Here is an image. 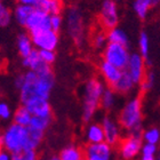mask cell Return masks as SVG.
I'll use <instances>...</instances> for the list:
<instances>
[{
  "label": "cell",
  "instance_id": "6da1fadb",
  "mask_svg": "<svg viewBox=\"0 0 160 160\" xmlns=\"http://www.w3.org/2000/svg\"><path fill=\"white\" fill-rule=\"evenodd\" d=\"M55 86V76L50 65L45 64L39 71L27 70L14 78V87L18 90L21 104L31 97H41L49 100L50 93Z\"/></svg>",
  "mask_w": 160,
  "mask_h": 160
},
{
  "label": "cell",
  "instance_id": "7a4b0ae2",
  "mask_svg": "<svg viewBox=\"0 0 160 160\" xmlns=\"http://www.w3.org/2000/svg\"><path fill=\"white\" fill-rule=\"evenodd\" d=\"M105 87L97 78H90L83 85L82 90V120L89 122L101 107V98Z\"/></svg>",
  "mask_w": 160,
  "mask_h": 160
},
{
  "label": "cell",
  "instance_id": "3957f363",
  "mask_svg": "<svg viewBox=\"0 0 160 160\" xmlns=\"http://www.w3.org/2000/svg\"><path fill=\"white\" fill-rule=\"evenodd\" d=\"M119 125L126 129L128 134L135 136L143 137L142 134V100L141 97H135L130 100L128 103L120 111L118 118Z\"/></svg>",
  "mask_w": 160,
  "mask_h": 160
},
{
  "label": "cell",
  "instance_id": "277c9868",
  "mask_svg": "<svg viewBox=\"0 0 160 160\" xmlns=\"http://www.w3.org/2000/svg\"><path fill=\"white\" fill-rule=\"evenodd\" d=\"M3 150L10 154L20 153L29 147V127L9 123L1 133Z\"/></svg>",
  "mask_w": 160,
  "mask_h": 160
},
{
  "label": "cell",
  "instance_id": "5b68a950",
  "mask_svg": "<svg viewBox=\"0 0 160 160\" xmlns=\"http://www.w3.org/2000/svg\"><path fill=\"white\" fill-rule=\"evenodd\" d=\"M68 33L77 46H82L85 41V24L81 10L78 7H70L67 12Z\"/></svg>",
  "mask_w": 160,
  "mask_h": 160
},
{
  "label": "cell",
  "instance_id": "8992f818",
  "mask_svg": "<svg viewBox=\"0 0 160 160\" xmlns=\"http://www.w3.org/2000/svg\"><path fill=\"white\" fill-rule=\"evenodd\" d=\"M103 60L117 67L120 70H126L129 62L130 54L126 46L109 42L103 49Z\"/></svg>",
  "mask_w": 160,
  "mask_h": 160
},
{
  "label": "cell",
  "instance_id": "52a82bcc",
  "mask_svg": "<svg viewBox=\"0 0 160 160\" xmlns=\"http://www.w3.org/2000/svg\"><path fill=\"white\" fill-rule=\"evenodd\" d=\"M29 33L36 49L55 50L57 48V45L60 41L58 32H55L52 29H45V30L32 31Z\"/></svg>",
  "mask_w": 160,
  "mask_h": 160
},
{
  "label": "cell",
  "instance_id": "ba28073f",
  "mask_svg": "<svg viewBox=\"0 0 160 160\" xmlns=\"http://www.w3.org/2000/svg\"><path fill=\"white\" fill-rule=\"evenodd\" d=\"M100 24L103 30H112L119 22V14L116 0H103L100 10Z\"/></svg>",
  "mask_w": 160,
  "mask_h": 160
},
{
  "label": "cell",
  "instance_id": "9c48e42d",
  "mask_svg": "<svg viewBox=\"0 0 160 160\" xmlns=\"http://www.w3.org/2000/svg\"><path fill=\"white\" fill-rule=\"evenodd\" d=\"M117 147L123 160H134L142 151V137L128 134L119 141Z\"/></svg>",
  "mask_w": 160,
  "mask_h": 160
},
{
  "label": "cell",
  "instance_id": "30bf717a",
  "mask_svg": "<svg viewBox=\"0 0 160 160\" xmlns=\"http://www.w3.org/2000/svg\"><path fill=\"white\" fill-rule=\"evenodd\" d=\"M126 71L133 79L135 83L141 85L144 80L147 72H145V58L141 54H130L129 62L127 65Z\"/></svg>",
  "mask_w": 160,
  "mask_h": 160
},
{
  "label": "cell",
  "instance_id": "8fae6325",
  "mask_svg": "<svg viewBox=\"0 0 160 160\" xmlns=\"http://www.w3.org/2000/svg\"><path fill=\"white\" fill-rule=\"evenodd\" d=\"M28 110L30 111L33 117H43V118H53V110L50 107V103L48 100L41 98V97H31L24 104Z\"/></svg>",
  "mask_w": 160,
  "mask_h": 160
},
{
  "label": "cell",
  "instance_id": "7c38bea8",
  "mask_svg": "<svg viewBox=\"0 0 160 160\" xmlns=\"http://www.w3.org/2000/svg\"><path fill=\"white\" fill-rule=\"evenodd\" d=\"M85 160H110L111 145L107 142L97 144H87L83 149Z\"/></svg>",
  "mask_w": 160,
  "mask_h": 160
},
{
  "label": "cell",
  "instance_id": "4fadbf2b",
  "mask_svg": "<svg viewBox=\"0 0 160 160\" xmlns=\"http://www.w3.org/2000/svg\"><path fill=\"white\" fill-rule=\"evenodd\" d=\"M25 29L29 32L50 29V15L34 7V9L32 10V13H31L30 17L27 22Z\"/></svg>",
  "mask_w": 160,
  "mask_h": 160
},
{
  "label": "cell",
  "instance_id": "5bb4252c",
  "mask_svg": "<svg viewBox=\"0 0 160 160\" xmlns=\"http://www.w3.org/2000/svg\"><path fill=\"white\" fill-rule=\"evenodd\" d=\"M98 70H100L101 76L103 77L108 87H110V88H112L119 81L123 72L122 70H120L117 67H114V65H112V64H110L109 62L104 60L101 61L100 65H98Z\"/></svg>",
  "mask_w": 160,
  "mask_h": 160
},
{
  "label": "cell",
  "instance_id": "9a60e30c",
  "mask_svg": "<svg viewBox=\"0 0 160 160\" xmlns=\"http://www.w3.org/2000/svg\"><path fill=\"white\" fill-rule=\"evenodd\" d=\"M101 125L103 127L105 142L108 144H110L111 147L112 145H118L119 141L121 140L118 123L113 119H111L110 117H104Z\"/></svg>",
  "mask_w": 160,
  "mask_h": 160
},
{
  "label": "cell",
  "instance_id": "2e32d148",
  "mask_svg": "<svg viewBox=\"0 0 160 160\" xmlns=\"http://www.w3.org/2000/svg\"><path fill=\"white\" fill-rule=\"evenodd\" d=\"M86 141L88 144H97L105 142L104 130L101 123H89L86 128Z\"/></svg>",
  "mask_w": 160,
  "mask_h": 160
},
{
  "label": "cell",
  "instance_id": "e0dca14e",
  "mask_svg": "<svg viewBox=\"0 0 160 160\" xmlns=\"http://www.w3.org/2000/svg\"><path fill=\"white\" fill-rule=\"evenodd\" d=\"M16 48L22 58L27 57L34 49L29 32H20L16 37Z\"/></svg>",
  "mask_w": 160,
  "mask_h": 160
},
{
  "label": "cell",
  "instance_id": "ac0fdd59",
  "mask_svg": "<svg viewBox=\"0 0 160 160\" xmlns=\"http://www.w3.org/2000/svg\"><path fill=\"white\" fill-rule=\"evenodd\" d=\"M36 8L42 10L48 15H60L63 8L62 0H38Z\"/></svg>",
  "mask_w": 160,
  "mask_h": 160
},
{
  "label": "cell",
  "instance_id": "d6986e66",
  "mask_svg": "<svg viewBox=\"0 0 160 160\" xmlns=\"http://www.w3.org/2000/svg\"><path fill=\"white\" fill-rule=\"evenodd\" d=\"M34 9V7L31 6H24V5H18L17 3L15 8L13 9V18L20 27L25 28L27 22L30 17L32 10Z\"/></svg>",
  "mask_w": 160,
  "mask_h": 160
},
{
  "label": "cell",
  "instance_id": "ffe728a7",
  "mask_svg": "<svg viewBox=\"0 0 160 160\" xmlns=\"http://www.w3.org/2000/svg\"><path fill=\"white\" fill-rule=\"evenodd\" d=\"M22 65H23L27 70L37 72V71H39L40 69L45 65V63H43L42 61H41V58H40L39 50L34 48V49L31 52V54H29L27 57L22 58Z\"/></svg>",
  "mask_w": 160,
  "mask_h": 160
},
{
  "label": "cell",
  "instance_id": "44dd1931",
  "mask_svg": "<svg viewBox=\"0 0 160 160\" xmlns=\"http://www.w3.org/2000/svg\"><path fill=\"white\" fill-rule=\"evenodd\" d=\"M32 118H33V116L31 114L30 111L28 110L24 105H21L13 112V118L12 119H13V122L17 123L20 126L29 127Z\"/></svg>",
  "mask_w": 160,
  "mask_h": 160
},
{
  "label": "cell",
  "instance_id": "7402d4cb",
  "mask_svg": "<svg viewBox=\"0 0 160 160\" xmlns=\"http://www.w3.org/2000/svg\"><path fill=\"white\" fill-rule=\"evenodd\" d=\"M134 85H135V82H134L133 79L130 78L128 72H127L126 70H123L121 78H120L119 81L112 87V89L118 94H128L130 90L134 88Z\"/></svg>",
  "mask_w": 160,
  "mask_h": 160
},
{
  "label": "cell",
  "instance_id": "603a6c76",
  "mask_svg": "<svg viewBox=\"0 0 160 160\" xmlns=\"http://www.w3.org/2000/svg\"><path fill=\"white\" fill-rule=\"evenodd\" d=\"M61 160H85L83 149H80L76 145H69L64 148L60 153Z\"/></svg>",
  "mask_w": 160,
  "mask_h": 160
},
{
  "label": "cell",
  "instance_id": "cb8c5ba5",
  "mask_svg": "<svg viewBox=\"0 0 160 160\" xmlns=\"http://www.w3.org/2000/svg\"><path fill=\"white\" fill-rule=\"evenodd\" d=\"M107 37L108 41L111 43H118V45H122V46H128V38L125 31L121 29L114 28L112 30L107 31Z\"/></svg>",
  "mask_w": 160,
  "mask_h": 160
},
{
  "label": "cell",
  "instance_id": "d4e9b609",
  "mask_svg": "<svg viewBox=\"0 0 160 160\" xmlns=\"http://www.w3.org/2000/svg\"><path fill=\"white\" fill-rule=\"evenodd\" d=\"M153 6V0H135L134 1V10L141 20H144L147 17L149 9Z\"/></svg>",
  "mask_w": 160,
  "mask_h": 160
},
{
  "label": "cell",
  "instance_id": "484cf974",
  "mask_svg": "<svg viewBox=\"0 0 160 160\" xmlns=\"http://www.w3.org/2000/svg\"><path fill=\"white\" fill-rule=\"evenodd\" d=\"M116 94L117 93L110 87L105 88L102 98H101V107L103 108L104 110H111L113 108L114 103H116Z\"/></svg>",
  "mask_w": 160,
  "mask_h": 160
},
{
  "label": "cell",
  "instance_id": "4316f807",
  "mask_svg": "<svg viewBox=\"0 0 160 160\" xmlns=\"http://www.w3.org/2000/svg\"><path fill=\"white\" fill-rule=\"evenodd\" d=\"M13 10H10L5 3L0 5V29H5L12 23L13 21Z\"/></svg>",
  "mask_w": 160,
  "mask_h": 160
},
{
  "label": "cell",
  "instance_id": "83f0119b",
  "mask_svg": "<svg viewBox=\"0 0 160 160\" xmlns=\"http://www.w3.org/2000/svg\"><path fill=\"white\" fill-rule=\"evenodd\" d=\"M53 118H43V117H33L31 120L30 128H33L36 130H40V132H46L48 129V127L50 126Z\"/></svg>",
  "mask_w": 160,
  "mask_h": 160
},
{
  "label": "cell",
  "instance_id": "f1b7e54d",
  "mask_svg": "<svg viewBox=\"0 0 160 160\" xmlns=\"http://www.w3.org/2000/svg\"><path fill=\"white\" fill-rule=\"evenodd\" d=\"M92 43L95 49H104L109 43L107 37V32L104 31H96L92 37Z\"/></svg>",
  "mask_w": 160,
  "mask_h": 160
},
{
  "label": "cell",
  "instance_id": "f546056e",
  "mask_svg": "<svg viewBox=\"0 0 160 160\" xmlns=\"http://www.w3.org/2000/svg\"><path fill=\"white\" fill-rule=\"evenodd\" d=\"M143 140L145 141V143L157 145L160 142V129L153 127V128L145 130L143 133Z\"/></svg>",
  "mask_w": 160,
  "mask_h": 160
},
{
  "label": "cell",
  "instance_id": "4dcf8cb0",
  "mask_svg": "<svg viewBox=\"0 0 160 160\" xmlns=\"http://www.w3.org/2000/svg\"><path fill=\"white\" fill-rule=\"evenodd\" d=\"M138 48H140L141 55L144 58H148L150 45H149V37H148V34L145 32H141L140 38H138Z\"/></svg>",
  "mask_w": 160,
  "mask_h": 160
},
{
  "label": "cell",
  "instance_id": "1f68e13d",
  "mask_svg": "<svg viewBox=\"0 0 160 160\" xmlns=\"http://www.w3.org/2000/svg\"><path fill=\"white\" fill-rule=\"evenodd\" d=\"M12 160H38L37 150H25L20 153L12 154Z\"/></svg>",
  "mask_w": 160,
  "mask_h": 160
},
{
  "label": "cell",
  "instance_id": "d6a6232c",
  "mask_svg": "<svg viewBox=\"0 0 160 160\" xmlns=\"http://www.w3.org/2000/svg\"><path fill=\"white\" fill-rule=\"evenodd\" d=\"M39 55L43 63L47 64V65H50V67L56 61V53H55V50H39Z\"/></svg>",
  "mask_w": 160,
  "mask_h": 160
},
{
  "label": "cell",
  "instance_id": "836d02e7",
  "mask_svg": "<svg viewBox=\"0 0 160 160\" xmlns=\"http://www.w3.org/2000/svg\"><path fill=\"white\" fill-rule=\"evenodd\" d=\"M13 118V111L10 105L5 101H0V120L7 121Z\"/></svg>",
  "mask_w": 160,
  "mask_h": 160
},
{
  "label": "cell",
  "instance_id": "e575fe53",
  "mask_svg": "<svg viewBox=\"0 0 160 160\" xmlns=\"http://www.w3.org/2000/svg\"><path fill=\"white\" fill-rule=\"evenodd\" d=\"M154 83V74L152 73V72H150V73H147V76H145V78H144V80L141 82V90L142 92H149V90L152 88V86H153Z\"/></svg>",
  "mask_w": 160,
  "mask_h": 160
},
{
  "label": "cell",
  "instance_id": "d590c367",
  "mask_svg": "<svg viewBox=\"0 0 160 160\" xmlns=\"http://www.w3.org/2000/svg\"><path fill=\"white\" fill-rule=\"evenodd\" d=\"M63 25V17L60 15H52L50 16V29L55 32H60Z\"/></svg>",
  "mask_w": 160,
  "mask_h": 160
},
{
  "label": "cell",
  "instance_id": "8d00e7d4",
  "mask_svg": "<svg viewBox=\"0 0 160 160\" xmlns=\"http://www.w3.org/2000/svg\"><path fill=\"white\" fill-rule=\"evenodd\" d=\"M157 152V147L154 144L145 143L142 147V156H154Z\"/></svg>",
  "mask_w": 160,
  "mask_h": 160
},
{
  "label": "cell",
  "instance_id": "74e56055",
  "mask_svg": "<svg viewBox=\"0 0 160 160\" xmlns=\"http://www.w3.org/2000/svg\"><path fill=\"white\" fill-rule=\"evenodd\" d=\"M18 5H24V6H31L36 7L37 6L38 0H16Z\"/></svg>",
  "mask_w": 160,
  "mask_h": 160
},
{
  "label": "cell",
  "instance_id": "f35d334b",
  "mask_svg": "<svg viewBox=\"0 0 160 160\" xmlns=\"http://www.w3.org/2000/svg\"><path fill=\"white\" fill-rule=\"evenodd\" d=\"M0 160H12V154L8 153L7 151L2 150L0 152Z\"/></svg>",
  "mask_w": 160,
  "mask_h": 160
},
{
  "label": "cell",
  "instance_id": "ab89813d",
  "mask_svg": "<svg viewBox=\"0 0 160 160\" xmlns=\"http://www.w3.org/2000/svg\"><path fill=\"white\" fill-rule=\"evenodd\" d=\"M141 160H156V159H154V156H142Z\"/></svg>",
  "mask_w": 160,
  "mask_h": 160
},
{
  "label": "cell",
  "instance_id": "60d3db41",
  "mask_svg": "<svg viewBox=\"0 0 160 160\" xmlns=\"http://www.w3.org/2000/svg\"><path fill=\"white\" fill-rule=\"evenodd\" d=\"M3 150V147H2V138H1V134H0V152Z\"/></svg>",
  "mask_w": 160,
  "mask_h": 160
},
{
  "label": "cell",
  "instance_id": "b9f144b4",
  "mask_svg": "<svg viewBox=\"0 0 160 160\" xmlns=\"http://www.w3.org/2000/svg\"><path fill=\"white\" fill-rule=\"evenodd\" d=\"M48 160H61V159H60V157H52V158H49Z\"/></svg>",
  "mask_w": 160,
  "mask_h": 160
},
{
  "label": "cell",
  "instance_id": "7bdbcfd3",
  "mask_svg": "<svg viewBox=\"0 0 160 160\" xmlns=\"http://www.w3.org/2000/svg\"><path fill=\"white\" fill-rule=\"evenodd\" d=\"M153 3H154V6H157L158 3H160V0H153Z\"/></svg>",
  "mask_w": 160,
  "mask_h": 160
},
{
  "label": "cell",
  "instance_id": "ee69618b",
  "mask_svg": "<svg viewBox=\"0 0 160 160\" xmlns=\"http://www.w3.org/2000/svg\"><path fill=\"white\" fill-rule=\"evenodd\" d=\"M158 160H160V152H159V157H158Z\"/></svg>",
  "mask_w": 160,
  "mask_h": 160
},
{
  "label": "cell",
  "instance_id": "f6af8a7d",
  "mask_svg": "<svg viewBox=\"0 0 160 160\" xmlns=\"http://www.w3.org/2000/svg\"><path fill=\"white\" fill-rule=\"evenodd\" d=\"M1 3H2V0H0V5H1Z\"/></svg>",
  "mask_w": 160,
  "mask_h": 160
}]
</instances>
